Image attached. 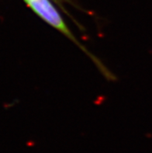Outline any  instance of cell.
<instances>
[{"instance_id": "obj_1", "label": "cell", "mask_w": 152, "mask_h": 153, "mask_svg": "<svg viewBox=\"0 0 152 153\" xmlns=\"http://www.w3.org/2000/svg\"><path fill=\"white\" fill-rule=\"evenodd\" d=\"M23 2L45 23L53 27L54 29L59 31L60 33L65 35L75 45L79 47V48L82 50L95 62V64L96 65L97 67L100 69L102 73L106 78L113 79L112 74L106 69V67L101 63L100 61L97 59L96 57H95L91 54L89 51L85 48V47L78 41V39L75 37V35L65 23L60 12L50 0H23Z\"/></svg>"}, {"instance_id": "obj_2", "label": "cell", "mask_w": 152, "mask_h": 153, "mask_svg": "<svg viewBox=\"0 0 152 153\" xmlns=\"http://www.w3.org/2000/svg\"><path fill=\"white\" fill-rule=\"evenodd\" d=\"M54 1L55 2H57V3H58V4H59L60 7L62 8V9L63 10H65V8L63 7V5H62V2H63L64 1H65V0H54Z\"/></svg>"}]
</instances>
